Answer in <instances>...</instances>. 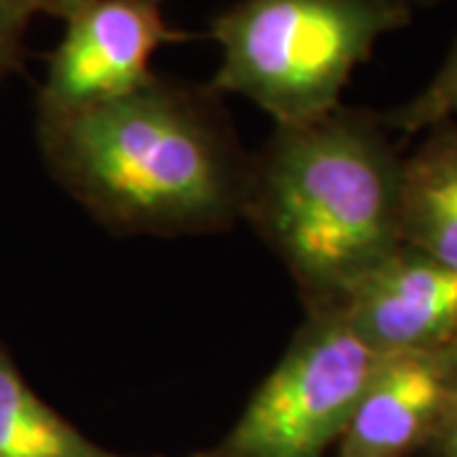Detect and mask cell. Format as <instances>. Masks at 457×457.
<instances>
[{
  "instance_id": "cell-1",
  "label": "cell",
  "mask_w": 457,
  "mask_h": 457,
  "mask_svg": "<svg viewBox=\"0 0 457 457\" xmlns=\"http://www.w3.org/2000/svg\"><path fill=\"white\" fill-rule=\"evenodd\" d=\"M212 87L155 74L130 97L36 117L44 168L120 237H201L242 221L249 158Z\"/></svg>"
},
{
  "instance_id": "cell-2",
  "label": "cell",
  "mask_w": 457,
  "mask_h": 457,
  "mask_svg": "<svg viewBox=\"0 0 457 457\" xmlns=\"http://www.w3.org/2000/svg\"><path fill=\"white\" fill-rule=\"evenodd\" d=\"M402 163L381 112L345 104L275 125L249 158L242 221L285 264L305 312L341 311L402 246Z\"/></svg>"
},
{
  "instance_id": "cell-3",
  "label": "cell",
  "mask_w": 457,
  "mask_h": 457,
  "mask_svg": "<svg viewBox=\"0 0 457 457\" xmlns=\"http://www.w3.org/2000/svg\"><path fill=\"white\" fill-rule=\"evenodd\" d=\"M411 18L402 0H237L209 29L221 51L209 87L275 125L312 122L341 107L353 71Z\"/></svg>"
},
{
  "instance_id": "cell-4",
  "label": "cell",
  "mask_w": 457,
  "mask_h": 457,
  "mask_svg": "<svg viewBox=\"0 0 457 457\" xmlns=\"http://www.w3.org/2000/svg\"><path fill=\"white\" fill-rule=\"evenodd\" d=\"M376 363L378 353L341 311L305 312L285 356L246 402L224 457H326Z\"/></svg>"
},
{
  "instance_id": "cell-5",
  "label": "cell",
  "mask_w": 457,
  "mask_h": 457,
  "mask_svg": "<svg viewBox=\"0 0 457 457\" xmlns=\"http://www.w3.org/2000/svg\"><path fill=\"white\" fill-rule=\"evenodd\" d=\"M163 13V0H95L64 21L36 95V117L102 107L143 89L153 56L183 41Z\"/></svg>"
},
{
  "instance_id": "cell-6",
  "label": "cell",
  "mask_w": 457,
  "mask_h": 457,
  "mask_svg": "<svg viewBox=\"0 0 457 457\" xmlns=\"http://www.w3.org/2000/svg\"><path fill=\"white\" fill-rule=\"evenodd\" d=\"M457 404V378L440 351L378 356L338 440V457H411L425 453Z\"/></svg>"
},
{
  "instance_id": "cell-7",
  "label": "cell",
  "mask_w": 457,
  "mask_h": 457,
  "mask_svg": "<svg viewBox=\"0 0 457 457\" xmlns=\"http://www.w3.org/2000/svg\"><path fill=\"white\" fill-rule=\"evenodd\" d=\"M341 312L378 356L440 351L457 333V272L402 245L348 295Z\"/></svg>"
},
{
  "instance_id": "cell-8",
  "label": "cell",
  "mask_w": 457,
  "mask_h": 457,
  "mask_svg": "<svg viewBox=\"0 0 457 457\" xmlns=\"http://www.w3.org/2000/svg\"><path fill=\"white\" fill-rule=\"evenodd\" d=\"M422 135L402 163V245L457 272V122Z\"/></svg>"
},
{
  "instance_id": "cell-9",
  "label": "cell",
  "mask_w": 457,
  "mask_h": 457,
  "mask_svg": "<svg viewBox=\"0 0 457 457\" xmlns=\"http://www.w3.org/2000/svg\"><path fill=\"white\" fill-rule=\"evenodd\" d=\"M0 457H130L82 435L46 404L0 343Z\"/></svg>"
},
{
  "instance_id": "cell-10",
  "label": "cell",
  "mask_w": 457,
  "mask_h": 457,
  "mask_svg": "<svg viewBox=\"0 0 457 457\" xmlns=\"http://www.w3.org/2000/svg\"><path fill=\"white\" fill-rule=\"evenodd\" d=\"M394 135H422L442 122H457V38L429 82L407 102L381 112Z\"/></svg>"
},
{
  "instance_id": "cell-11",
  "label": "cell",
  "mask_w": 457,
  "mask_h": 457,
  "mask_svg": "<svg viewBox=\"0 0 457 457\" xmlns=\"http://www.w3.org/2000/svg\"><path fill=\"white\" fill-rule=\"evenodd\" d=\"M33 16L26 0H0V82L23 64L26 33Z\"/></svg>"
},
{
  "instance_id": "cell-12",
  "label": "cell",
  "mask_w": 457,
  "mask_h": 457,
  "mask_svg": "<svg viewBox=\"0 0 457 457\" xmlns=\"http://www.w3.org/2000/svg\"><path fill=\"white\" fill-rule=\"evenodd\" d=\"M425 453L429 457H457V404L440 427V432L427 445Z\"/></svg>"
},
{
  "instance_id": "cell-13",
  "label": "cell",
  "mask_w": 457,
  "mask_h": 457,
  "mask_svg": "<svg viewBox=\"0 0 457 457\" xmlns=\"http://www.w3.org/2000/svg\"><path fill=\"white\" fill-rule=\"evenodd\" d=\"M31 5L33 13H46L51 18L66 21L71 18L77 11H82L84 5L95 3V0H26Z\"/></svg>"
},
{
  "instance_id": "cell-14",
  "label": "cell",
  "mask_w": 457,
  "mask_h": 457,
  "mask_svg": "<svg viewBox=\"0 0 457 457\" xmlns=\"http://www.w3.org/2000/svg\"><path fill=\"white\" fill-rule=\"evenodd\" d=\"M445 356L450 361V369H453V374H455L457 378V333L453 336V341L445 345Z\"/></svg>"
},
{
  "instance_id": "cell-15",
  "label": "cell",
  "mask_w": 457,
  "mask_h": 457,
  "mask_svg": "<svg viewBox=\"0 0 457 457\" xmlns=\"http://www.w3.org/2000/svg\"><path fill=\"white\" fill-rule=\"evenodd\" d=\"M404 5H409L414 13L420 11V8H432V5H437V3H442V0H402Z\"/></svg>"
}]
</instances>
